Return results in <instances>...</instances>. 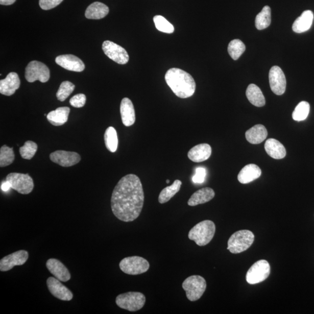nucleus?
Returning <instances> with one entry per match:
<instances>
[{
  "label": "nucleus",
  "mask_w": 314,
  "mask_h": 314,
  "mask_svg": "<svg viewBox=\"0 0 314 314\" xmlns=\"http://www.w3.org/2000/svg\"><path fill=\"white\" fill-rule=\"evenodd\" d=\"M268 136V132L264 126L256 125L246 132V138L249 143L258 144L264 141Z\"/></svg>",
  "instance_id": "nucleus-25"
},
{
  "label": "nucleus",
  "mask_w": 314,
  "mask_h": 314,
  "mask_svg": "<svg viewBox=\"0 0 314 314\" xmlns=\"http://www.w3.org/2000/svg\"><path fill=\"white\" fill-rule=\"evenodd\" d=\"M215 225L212 221L206 220L196 225L188 232V238L199 246H206L215 233Z\"/></svg>",
  "instance_id": "nucleus-3"
},
{
  "label": "nucleus",
  "mask_w": 314,
  "mask_h": 314,
  "mask_svg": "<svg viewBox=\"0 0 314 314\" xmlns=\"http://www.w3.org/2000/svg\"><path fill=\"white\" fill-rule=\"evenodd\" d=\"M75 87V86L73 83L69 81L63 82L57 93V99L60 102H64L73 93Z\"/></svg>",
  "instance_id": "nucleus-37"
},
{
  "label": "nucleus",
  "mask_w": 314,
  "mask_h": 314,
  "mask_svg": "<svg viewBox=\"0 0 314 314\" xmlns=\"http://www.w3.org/2000/svg\"><path fill=\"white\" fill-rule=\"evenodd\" d=\"M246 94L250 103L255 107H262L265 105V99L262 91L254 84H250Z\"/></svg>",
  "instance_id": "nucleus-28"
},
{
  "label": "nucleus",
  "mask_w": 314,
  "mask_h": 314,
  "mask_svg": "<svg viewBox=\"0 0 314 314\" xmlns=\"http://www.w3.org/2000/svg\"><path fill=\"white\" fill-rule=\"evenodd\" d=\"M153 20L156 28L159 31L168 33V34L174 33L175 29L173 25L169 22L164 17H163L162 16H155Z\"/></svg>",
  "instance_id": "nucleus-35"
},
{
  "label": "nucleus",
  "mask_w": 314,
  "mask_h": 314,
  "mask_svg": "<svg viewBox=\"0 0 314 314\" xmlns=\"http://www.w3.org/2000/svg\"><path fill=\"white\" fill-rule=\"evenodd\" d=\"M269 81L271 89L274 93L278 95L284 93L286 91V79L280 67H272L269 73Z\"/></svg>",
  "instance_id": "nucleus-12"
},
{
  "label": "nucleus",
  "mask_w": 314,
  "mask_h": 314,
  "mask_svg": "<svg viewBox=\"0 0 314 314\" xmlns=\"http://www.w3.org/2000/svg\"><path fill=\"white\" fill-rule=\"evenodd\" d=\"M254 234L248 230H241L234 233L228 241L227 249L230 253L238 254L248 250L253 245Z\"/></svg>",
  "instance_id": "nucleus-4"
},
{
  "label": "nucleus",
  "mask_w": 314,
  "mask_h": 314,
  "mask_svg": "<svg viewBox=\"0 0 314 314\" xmlns=\"http://www.w3.org/2000/svg\"><path fill=\"white\" fill-rule=\"evenodd\" d=\"M6 181L12 189L22 195L31 194L34 188V182L28 174L11 173L7 175Z\"/></svg>",
  "instance_id": "nucleus-8"
},
{
  "label": "nucleus",
  "mask_w": 314,
  "mask_h": 314,
  "mask_svg": "<svg viewBox=\"0 0 314 314\" xmlns=\"http://www.w3.org/2000/svg\"><path fill=\"white\" fill-rule=\"evenodd\" d=\"M53 162L63 167H69L78 164L81 160L80 155L75 152L58 150L50 155Z\"/></svg>",
  "instance_id": "nucleus-14"
},
{
  "label": "nucleus",
  "mask_w": 314,
  "mask_h": 314,
  "mask_svg": "<svg viewBox=\"0 0 314 314\" xmlns=\"http://www.w3.org/2000/svg\"><path fill=\"white\" fill-rule=\"evenodd\" d=\"M266 152L272 158L276 160L285 157L286 151L283 145L275 139H268L265 143Z\"/></svg>",
  "instance_id": "nucleus-24"
},
{
  "label": "nucleus",
  "mask_w": 314,
  "mask_h": 314,
  "mask_svg": "<svg viewBox=\"0 0 314 314\" xmlns=\"http://www.w3.org/2000/svg\"><path fill=\"white\" fill-rule=\"evenodd\" d=\"M146 300V297L143 293L131 292L118 295L115 301L119 308L129 311L135 312L144 307Z\"/></svg>",
  "instance_id": "nucleus-5"
},
{
  "label": "nucleus",
  "mask_w": 314,
  "mask_h": 314,
  "mask_svg": "<svg viewBox=\"0 0 314 314\" xmlns=\"http://www.w3.org/2000/svg\"><path fill=\"white\" fill-rule=\"evenodd\" d=\"M214 196L215 192L211 188L204 187L196 191L188 200L187 204L189 206H196L209 202Z\"/></svg>",
  "instance_id": "nucleus-21"
},
{
  "label": "nucleus",
  "mask_w": 314,
  "mask_h": 314,
  "mask_svg": "<svg viewBox=\"0 0 314 314\" xmlns=\"http://www.w3.org/2000/svg\"><path fill=\"white\" fill-rule=\"evenodd\" d=\"M212 153L211 146L206 143L197 145L188 153V158L195 162H202L208 160Z\"/></svg>",
  "instance_id": "nucleus-20"
},
{
  "label": "nucleus",
  "mask_w": 314,
  "mask_h": 314,
  "mask_svg": "<svg viewBox=\"0 0 314 314\" xmlns=\"http://www.w3.org/2000/svg\"><path fill=\"white\" fill-rule=\"evenodd\" d=\"M119 268L124 273L137 275L145 273L150 268V263L143 257L132 256L126 257L119 263Z\"/></svg>",
  "instance_id": "nucleus-7"
},
{
  "label": "nucleus",
  "mask_w": 314,
  "mask_h": 314,
  "mask_svg": "<svg viewBox=\"0 0 314 314\" xmlns=\"http://www.w3.org/2000/svg\"><path fill=\"white\" fill-rule=\"evenodd\" d=\"M109 13V8L104 4L94 2L87 7L85 16L87 19H100L106 17Z\"/></svg>",
  "instance_id": "nucleus-27"
},
{
  "label": "nucleus",
  "mask_w": 314,
  "mask_h": 314,
  "mask_svg": "<svg viewBox=\"0 0 314 314\" xmlns=\"http://www.w3.org/2000/svg\"><path fill=\"white\" fill-rule=\"evenodd\" d=\"M69 112V107H59L56 110L49 112L47 115V118L50 124L56 127H59L68 121Z\"/></svg>",
  "instance_id": "nucleus-26"
},
{
  "label": "nucleus",
  "mask_w": 314,
  "mask_h": 314,
  "mask_svg": "<svg viewBox=\"0 0 314 314\" xmlns=\"http://www.w3.org/2000/svg\"><path fill=\"white\" fill-rule=\"evenodd\" d=\"M63 2V0H39V6L41 9L49 10L56 7Z\"/></svg>",
  "instance_id": "nucleus-39"
},
{
  "label": "nucleus",
  "mask_w": 314,
  "mask_h": 314,
  "mask_svg": "<svg viewBox=\"0 0 314 314\" xmlns=\"http://www.w3.org/2000/svg\"><path fill=\"white\" fill-rule=\"evenodd\" d=\"M182 182L176 180L173 185L164 188L159 195L158 201L160 204H164L169 202L173 197L181 189Z\"/></svg>",
  "instance_id": "nucleus-29"
},
{
  "label": "nucleus",
  "mask_w": 314,
  "mask_h": 314,
  "mask_svg": "<svg viewBox=\"0 0 314 314\" xmlns=\"http://www.w3.org/2000/svg\"><path fill=\"white\" fill-rule=\"evenodd\" d=\"M37 150V145L32 141L25 142L24 145L19 149L21 157L26 160H31L34 157Z\"/></svg>",
  "instance_id": "nucleus-36"
},
{
  "label": "nucleus",
  "mask_w": 314,
  "mask_h": 314,
  "mask_svg": "<svg viewBox=\"0 0 314 314\" xmlns=\"http://www.w3.org/2000/svg\"><path fill=\"white\" fill-rule=\"evenodd\" d=\"M165 81L177 97L186 99L194 94L196 82L194 78L185 70L172 68L165 74Z\"/></svg>",
  "instance_id": "nucleus-2"
},
{
  "label": "nucleus",
  "mask_w": 314,
  "mask_h": 314,
  "mask_svg": "<svg viewBox=\"0 0 314 314\" xmlns=\"http://www.w3.org/2000/svg\"><path fill=\"white\" fill-rule=\"evenodd\" d=\"M313 19V12L310 10L305 11L293 24V31L297 33L306 32L311 28Z\"/></svg>",
  "instance_id": "nucleus-23"
},
{
  "label": "nucleus",
  "mask_w": 314,
  "mask_h": 314,
  "mask_svg": "<svg viewBox=\"0 0 314 314\" xmlns=\"http://www.w3.org/2000/svg\"><path fill=\"white\" fill-rule=\"evenodd\" d=\"M170 183V180L167 179L166 180V183Z\"/></svg>",
  "instance_id": "nucleus-43"
},
{
  "label": "nucleus",
  "mask_w": 314,
  "mask_h": 314,
  "mask_svg": "<svg viewBox=\"0 0 314 314\" xmlns=\"http://www.w3.org/2000/svg\"><path fill=\"white\" fill-rule=\"evenodd\" d=\"M271 22V11L269 6H265L255 18V27L258 30H263L269 27Z\"/></svg>",
  "instance_id": "nucleus-30"
},
{
  "label": "nucleus",
  "mask_w": 314,
  "mask_h": 314,
  "mask_svg": "<svg viewBox=\"0 0 314 314\" xmlns=\"http://www.w3.org/2000/svg\"><path fill=\"white\" fill-rule=\"evenodd\" d=\"M261 170L255 164L246 165L238 175V181L242 184H248L260 177Z\"/></svg>",
  "instance_id": "nucleus-22"
},
{
  "label": "nucleus",
  "mask_w": 314,
  "mask_h": 314,
  "mask_svg": "<svg viewBox=\"0 0 314 314\" xmlns=\"http://www.w3.org/2000/svg\"><path fill=\"white\" fill-rule=\"evenodd\" d=\"M245 50V44L238 39H234L230 41L228 47L229 55L234 60H238Z\"/></svg>",
  "instance_id": "nucleus-32"
},
{
  "label": "nucleus",
  "mask_w": 314,
  "mask_h": 314,
  "mask_svg": "<svg viewBox=\"0 0 314 314\" xmlns=\"http://www.w3.org/2000/svg\"><path fill=\"white\" fill-rule=\"evenodd\" d=\"M86 102V97L85 94H78L70 99L69 103L74 107L82 108L85 106Z\"/></svg>",
  "instance_id": "nucleus-38"
},
{
  "label": "nucleus",
  "mask_w": 314,
  "mask_h": 314,
  "mask_svg": "<svg viewBox=\"0 0 314 314\" xmlns=\"http://www.w3.org/2000/svg\"><path fill=\"white\" fill-rule=\"evenodd\" d=\"M120 112L123 123L126 127H131L135 124V108L131 100L128 98L123 99L120 106Z\"/></svg>",
  "instance_id": "nucleus-19"
},
{
  "label": "nucleus",
  "mask_w": 314,
  "mask_h": 314,
  "mask_svg": "<svg viewBox=\"0 0 314 314\" xmlns=\"http://www.w3.org/2000/svg\"><path fill=\"white\" fill-rule=\"evenodd\" d=\"M20 85L18 75L10 73L7 77L0 81V93L3 95L10 96L15 93Z\"/></svg>",
  "instance_id": "nucleus-18"
},
{
  "label": "nucleus",
  "mask_w": 314,
  "mask_h": 314,
  "mask_svg": "<svg viewBox=\"0 0 314 314\" xmlns=\"http://www.w3.org/2000/svg\"><path fill=\"white\" fill-rule=\"evenodd\" d=\"M310 110V106L307 102H301L296 106L292 114V118L296 121L306 119Z\"/></svg>",
  "instance_id": "nucleus-33"
},
{
  "label": "nucleus",
  "mask_w": 314,
  "mask_h": 314,
  "mask_svg": "<svg viewBox=\"0 0 314 314\" xmlns=\"http://www.w3.org/2000/svg\"><path fill=\"white\" fill-rule=\"evenodd\" d=\"M10 188H11L10 184L7 181L4 182L1 186L2 190L4 191H7Z\"/></svg>",
  "instance_id": "nucleus-41"
},
{
  "label": "nucleus",
  "mask_w": 314,
  "mask_h": 314,
  "mask_svg": "<svg viewBox=\"0 0 314 314\" xmlns=\"http://www.w3.org/2000/svg\"><path fill=\"white\" fill-rule=\"evenodd\" d=\"M105 144L107 149L111 153H115L118 149V139L117 132L114 128L109 127L104 134Z\"/></svg>",
  "instance_id": "nucleus-31"
},
{
  "label": "nucleus",
  "mask_w": 314,
  "mask_h": 314,
  "mask_svg": "<svg viewBox=\"0 0 314 314\" xmlns=\"http://www.w3.org/2000/svg\"><path fill=\"white\" fill-rule=\"evenodd\" d=\"M206 177V170L203 167H199L196 170V174L192 177V182L195 183H202Z\"/></svg>",
  "instance_id": "nucleus-40"
},
{
  "label": "nucleus",
  "mask_w": 314,
  "mask_h": 314,
  "mask_svg": "<svg viewBox=\"0 0 314 314\" xmlns=\"http://www.w3.org/2000/svg\"><path fill=\"white\" fill-rule=\"evenodd\" d=\"M56 62L63 68L74 72H82L85 68V64L80 58L72 54L58 56L56 58Z\"/></svg>",
  "instance_id": "nucleus-16"
},
{
  "label": "nucleus",
  "mask_w": 314,
  "mask_h": 314,
  "mask_svg": "<svg viewBox=\"0 0 314 314\" xmlns=\"http://www.w3.org/2000/svg\"><path fill=\"white\" fill-rule=\"evenodd\" d=\"M50 77V70L43 63L33 61L29 63L25 69V78L30 83L39 81L47 82Z\"/></svg>",
  "instance_id": "nucleus-10"
},
{
  "label": "nucleus",
  "mask_w": 314,
  "mask_h": 314,
  "mask_svg": "<svg viewBox=\"0 0 314 314\" xmlns=\"http://www.w3.org/2000/svg\"><path fill=\"white\" fill-rule=\"evenodd\" d=\"M102 49L109 58L119 64H127L129 60L128 53L125 49L114 42L105 41L102 45Z\"/></svg>",
  "instance_id": "nucleus-11"
},
{
  "label": "nucleus",
  "mask_w": 314,
  "mask_h": 314,
  "mask_svg": "<svg viewBox=\"0 0 314 314\" xmlns=\"http://www.w3.org/2000/svg\"><path fill=\"white\" fill-rule=\"evenodd\" d=\"M47 285L50 292L56 298L63 301H70L73 299L72 292L56 278H49Z\"/></svg>",
  "instance_id": "nucleus-15"
},
{
  "label": "nucleus",
  "mask_w": 314,
  "mask_h": 314,
  "mask_svg": "<svg viewBox=\"0 0 314 314\" xmlns=\"http://www.w3.org/2000/svg\"><path fill=\"white\" fill-rule=\"evenodd\" d=\"M29 258V253L26 250H19L4 257L0 261V271L6 272L13 269L15 266L24 264Z\"/></svg>",
  "instance_id": "nucleus-13"
},
{
  "label": "nucleus",
  "mask_w": 314,
  "mask_h": 314,
  "mask_svg": "<svg viewBox=\"0 0 314 314\" xmlns=\"http://www.w3.org/2000/svg\"><path fill=\"white\" fill-rule=\"evenodd\" d=\"M144 201L143 188L139 178L133 174L126 175L113 190L111 199L112 212L120 221L132 222L139 216Z\"/></svg>",
  "instance_id": "nucleus-1"
},
{
  "label": "nucleus",
  "mask_w": 314,
  "mask_h": 314,
  "mask_svg": "<svg viewBox=\"0 0 314 314\" xmlns=\"http://www.w3.org/2000/svg\"><path fill=\"white\" fill-rule=\"evenodd\" d=\"M15 160L13 149L4 145L0 149V166L5 167L10 165Z\"/></svg>",
  "instance_id": "nucleus-34"
},
{
  "label": "nucleus",
  "mask_w": 314,
  "mask_h": 314,
  "mask_svg": "<svg viewBox=\"0 0 314 314\" xmlns=\"http://www.w3.org/2000/svg\"><path fill=\"white\" fill-rule=\"evenodd\" d=\"M46 267L50 273L62 282H67L70 280L71 275L67 268L58 259L50 258L46 262Z\"/></svg>",
  "instance_id": "nucleus-17"
},
{
  "label": "nucleus",
  "mask_w": 314,
  "mask_h": 314,
  "mask_svg": "<svg viewBox=\"0 0 314 314\" xmlns=\"http://www.w3.org/2000/svg\"><path fill=\"white\" fill-rule=\"evenodd\" d=\"M270 263L265 259H261L251 267L246 274V280L251 284H257L264 281L270 275Z\"/></svg>",
  "instance_id": "nucleus-9"
},
{
  "label": "nucleus",
  "mask_w": 314,
  "mask_h": 314,
  "mask_svg": "<svg viewBox=\"0 0 314 314\" xmlns=\"http://www.w3.org/2000/svg\"><path fill=\"white\" fill-rule=\"evenodd\" d=\"M15 2L16 0H0V4L3 6H10Z\"/></svg>",
  "instance_id": "nucleus-42"
},
{
  "label": "nucleus",
  "mask_w": 314,
  "mask_h": 314,
  "mask_svg": "<svg viewBox=\"0 0 314 314\" xmlns=\"http://www.w3.org/2000/svg\"><path fill=\"white\" fill-rule=\"evenodd\" d=\"M182 287L186 292L187 299L195 301L199 300L206 291L207 282L202 276L192 275L183 282Z\"/></svg>",
  "instance_id": "nucleus-6"
}]
</instances>
